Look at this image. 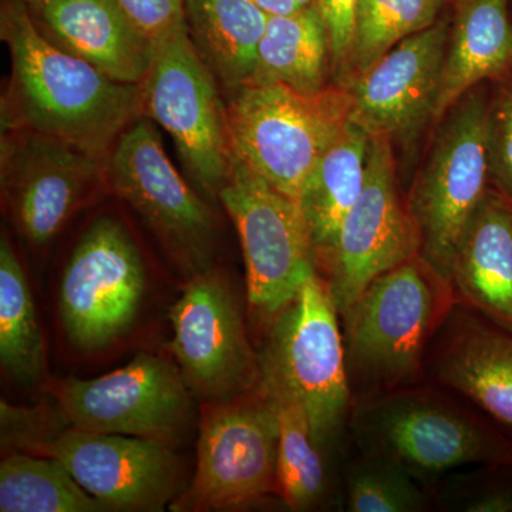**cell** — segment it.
I'll use <instances>...</instances> for the list:
<instances>
[{
  "label": "cell",
  "mask_w": 512,
  "mask_h": 512,
  "mask_svg": "<svg viewBox=\"0 0 512 512\" xmlns=\"http://www.w3.org/2000/svg\"><path fill=\"white\" fill-rule=\"evenodd\" d=\"M190 387L180 369L150 353L96 379H69L56 390L57 410L74 429L175 443L190 429Z\"/></svg>",
  "instance_id": "obj_11"
},
{
  "label": "cell",
  "mask_w": 512,
  "mask_h": 512,
  "mask_svg": "<svg viewBox=\"0 0 512 512\" xmlns=\"http://www.w3.org/2000/svg\"><path fill=\"white\" fill-rule=\"evenodd\" d=\"M22 2H25V3H26V5H28V3L35 2V0H22Z\"/></svg>",
  "instance_id": "obj_35"
},
{
  "label": "cell",
  "mask_w": 512,
  "mask_h": 512,
  "mask_svg": "<svg viewBox=\"0 0 512 512\" xmlns=\"http://www.w3.org/2000/svg\"><path fill=\"white\" fill-rule=\"evenodd\" d=\"M353 426L365 453L399 463L414 477L470 464L512 470L507 431L427 389L406 387L363 400Z\"/></svg>",
  "instance_id": "obj_5"
},
{
  "label": "cell",
  "mask_w": 512,
  "mask_h": 512,
  "mask_svg": "<svg viewBox=\"0 0 512 512\" xmlns=\"http://www.w3.org/2000/svg\"><path fill=\"white\" fill-rule=\"evenodd\" d=\"M450 22L439 19L397 43L349 84L350 123L370 138L386 137L410 146L433 121Z\"/></svg>",
  "instance_id": "obj_17"
},
{
  "label": "cell",
  "mask_w": 512,
  "mask_h": 512,
  "mask_svg": "<svg viewBox=\"0 0 512 512\" xmlns=\"http://www.w3.org/2000/svg\"><path fill=\"white\" fill-rule=\"evenodd\" d=\"M261 389L274 403L278 416V493L292 510H311L322 501L328 488L322 457L325 450L316 443L308 416L295 400L262 386Z\"/></svg>",
  "instance_id": "obj_27"
},
{
  "label": "cell",
  "mask_w": 512,
  "mask_h": 512,
  "mask_svg": "<svg viewBox=\"0 0 512 512\" xmlns=\"http://www.w3.org/2000/svg\"><path fill=\"white\" fill-rule=\"evenodd\" d=\"M218 200L237 227L249 305L272 319L316 272L305 212L239 160Z\"/></svg>",
  "instance_id": "obj_10"
},
{
  "label": "cell",
  "mask_w": 512,
  "mask_h": 512,
  "mask_svg": "<svg viewBox=\"0 0 512 512\" xmlns=\"http://www.w3.org/2000/svg\"><path fill=\"white\" fill-rule=\"evenodd\" d=\"M268 16H288L316 5V0H252Z\"/></svg>",
  "instance_id": "obj_34"
},
{
  "label": "cell",
  "mask_w": 512,
  "mask_h": 512,
  "mask_svg": "<svg viewBox=\"0 0 512 512\" xmlns=\"http://www.w3.org/2000/svg\"><path fill=\"white\" fill-rule=\"evenodd\" d=\"M487 113V150L494 187L512 198V73L495 80Z\"/></svg>",
  "instance_id": "obj_30"
},
{
  "label": "cell",
  "mask_w": 512,
  "mask_h": 512,
  "mask_svg": "<svg viewBox=\"0 0 512 512\" xmlns=\"http://www.w3.org/2000/svg\"><path fill=\"white\" fill-rule=\"evenodd\" d=\"M106 185L157 235L188 278L211 268L217 221L171 163L160 133L137 119L104 160Z\"/></svg>",
  "instance_id": "obj_8"
},
{
  "label": "cell",
  "mask_w": 512,
  "mask_h": 512,
  "mask_svg": "<svg viewBox=\"0 0 512 512\" xmlns=\"http://www.w3.org/2000/svg\"><path fill=\"white\" fill-rule=\"evenodd\" d=\"M170 346L192 393L224 402L261 384L258 353L249 345L237 298L220 272L188 278L170 311Z\"/></svg>",
  "instance_id": "obj_12"
},
{
  "label": "cell",
  "mask_w": 512,
  "mask_h": 512,
  "mask_svg": "<svg viewBox=\"0 0 512 512\" xmlns=\"http://www.w3.org/2000/svg\"><path fill=\"white\" fill-rule=\"evenodd\" d=\"M143 87V116L173 138L185 171L212 200L231 177L237 156L220 84L188 36L187 26L154 43Z\"/></svg>",
  "instance_id": "obj_7"
},
{
  "label": "cell",
  "mask_w": 512,
  "mask_h": 512,
  "mask_svg": "<svg viewBox=\"0 0 512 512\" xmlns=\"http://www.w3.org/2000/svg\"><path fill=\"white\" fill-rule=\"evenodd\" d=\"M456 302L512 329V198L491 185L451 269Z\"/></svg>",
  "instance_id": "obj_20"
},
{
  "label": "cell",
  "mask_w": 512,
  "mask_h": 512,
  "mask_svg": "<svg viewBox=\"0 0 512 512\" xmlns=\"http://www.w3.org/2000/svg\"><path fill=\"white\" fill-rule=\"evenodd\" d=\"M144 37L156 43L185 28V0H114Z\"/></svg>",
  "instance_id": "obj_31"
},
{
  "label": "cell",
  "mask_w": 512,
  "mask_h": 512,
  "mask_svg": "<svg viewBox=\"0 0 512 512\" xmlns=\"http://www.w3.org/2000/svg\"><path fill=\"white\" fill-rule=\"evenodd\" d=\"M261 386L305 410L316 443L332 446L352 404L339 312L328 284L313 272L274 318L261 352Z\"/></svg>",
  "instance_id": "obj_4"
},
{
  "label": "cell",
  "mask_w": 512,
  "mask_h": 512,
  "mask_svg": "<svg viewBox=\"0 0 512 512\" xmlns=\"http://www.w3.org/2000/svg\"><path fill=\"white\" fill-rule=\"evenodd\" d=\"M360 0H316L332 47V76L339 84L348 66Z\"/></svg>",
  "instance_id": "obj_32"
},
{
  "label": "cell",
  "mask_w": 512,
  "mask_h": 512,
  "mask_svg": "<svg viewBox=\"0 0 512 512\" xmlns=\"http://www.w3.org/2000/svg\"><path fill=\"white\" fill-rule=\"evenodd\" d=\"M26 451L59 460L109 511H163L180 487V458L156 440L70 427Z\"/></svg>",
  "instance_id": "obj_16"
},
{
  "label": "cell",
  "mask_w": 512,
  "mask_h": 512,
  "mask_svg": "<svg viewBox=\"0 0 512 512\" xmlns=\"http://www.w3.org/2000/svg\"><path fill=\"white\" fill-rule=\"evenodd\" d=\"M28 9L40 33L63 52L117 82L146 79L154 43L131 25L114 0H35Z\"/></svg>",
  "instance_id": "obj_19"
},
{
  "label": "cell",
  "mask_w": 512,
  "mask_h": 512,
  "mask_svg": "<svg viewBox=\"0 0 512 512\" xmlns=\"http://www.w3.org/2000/svg\"><path fill=\"white\" fill-rule=\"evenodd\" d=\"M370 136L349 123L328 148L301 195L315 249L316 265L328 261L340 225L365 187Z\"/></svg>",
  "instance_id": "obj_23"
},
{
  "label": "cell",
  "mask_w": 512,
  "mask_h": 512,
  "mask_svg": "<svg viewBox=\"0 0 512 512\" xmlns=\"http://www.w3.org/2000/svg\"><path fill=\"white\" fill-rule=\"evenodd\" d=\"M279 424L261 386L202 409L197 468L178 511L235 510L278 493Z\"/></svg>",
  "instance_id": "obj_9"
},
{
  "label": "cell",
  "mask_w": 512,
  "mask_h": 512,
  "mask_svg": "<svg viewBox=\"0 0 512 512\" xmlns=\"http://www.w3.org/2000/svg\"><path fill=\"white\" fill-rule=\"evenodd\" d=\"M447 2L451 0H360L352 52L340 86L348 87L406 37L430 28Z\"/></svg>",
  "instance_id": "obj_28"
},
{
  "label": "cell",
  "mask_w": 512,
  "mask_h": 512,
  "mask_svg": "<svg viewBox=\"0 0 512 512\" xmlns=\"http://www.w3.org/2000/svg\"><path fill=\"white\" fill-rule=\"evenodd\" d=\"M330 74L332 47L318 6L293 15L269 16L252 83H282L313 93L329 86Z\"/></svg>",
  "instance_id": "obj_24"
},
{
  "label": "cell",
  "mask_w": 512,
  "mask_h": 512,
  "mask_svg": "<svg viewBox=\"0 0 512 512\" xmlns=\"http://www.w3.org/2000/svg\"><path fill=\"white\" fill-rule=\"evenodd\" d=\"M454 16L433 121L443 120L464 94L512 73L510 0H451Z\"/></svg>",
  "instance_id": "obj_21"
},
{
  "label": "cell",
  "mask_w": 512,
  "mask_h": 512,
  "mask_svg": "<svg viewBox=\"0 0 512 512\" xmlns=\"http://www.w3.org/2000/svg\"><path fill=\"white\" fill-rule=\"evenodd\" d=\"M348 87L303 93L282 83H252L228 93L229 134L237 160L272 187L301 201L328 148L350 123Z\"/></svg>",
  "instance_id": "obj_3"
},
{
  "label": "cell",
  "mask_w": 512,
  "mask_h": 512,
  "mask_svg": "<svg viewBox=\"0 0 512 512\" xmlns=\"http://www.w3.org/2000/svg\"><path fill=\"white\" fill-rule=\"evenodd\" d=\"M346 507L350 512H417L426 497L407 468L365 453L348 467Z\"/></svg>",
  "instance_id": "obj_29"
},
{
  "label": "cell",
  "mask_w": 512,
  "mask_h": 512,
  "mask_svg": "<svg viewBox=\"0 0 512 512\" xmlns=\"http://www.w3.org/2000/svg\"><path fill=\"white\" fill-rule=\"evenodd\" d=\"M0 185L13 225L43 247L106 185L104 160L30 130H2Z\"/></svg>",
  "instance_id": "obj_15"
},
{
  "label": "cell",
  "mask_w": 512,
  "mask_h": 512,
  "mask_svg": "<svg viewBox=\"0 0 512 512\" xmlns=\"http://www.w3.org/2000/svg\"><path fill=\"white\" fill-rule=\"evenodd\" d=\"M0 363L23 387L47 377L46 343L25 272L8 235L0 237Z\"/></svg>",
  "instance_id": "obj_25"
},
{
  "label": "cell",
  "mask_w": 512,
  "mask_h": 512,
  "mask_svg": "<svg viewBox=\"0 0 512 512\" xmlns=\"http://www.w3.org/2000/svg\"><path fill=\"white\" fill-rule=\"evenodd\" d=\"M420 255V237L397 185L393 143L370 138L362 194L340 225L325 269L340 313L380 275Z\"/></svg>",
  "instance_id": "obj_14"
},
{
  "label": "cell",
  "mask_w": 512,
  "mask_h": 512,
  "mask_svg": "<svg viewBox=\"0 0 512 512\" xmlns=\"http://www.w3.org/2000/svg\"><path fill=\"white\" fill-rule=\"evenodd\" d=\"M471 512H511L512 485H495L471 498L464 507Z\"/></svg>",
  "instance_id": "obj_33"
},
{
  "label": "cell",
  "mask_w": 512,
  "mask_h": 512,
  "mask_svg": "<svg viewBox=\"0 0 512 512\" xmlns=\"http://www.w3.org/2000/svg\"><path fill=\"white\" fill-rule=\"evenodd\" d=\"M2 512H103L59 460L13 453L0 464Z\"/></svg>",
  "instance_id": "obj_26"
},
{
  "label": "cell",
  "mask_w": 512,
  "mask_h": 512,
  "mask_svg": "<svg viewBox=\"0 0 512 512\" xmlns=\"http://www.w3.org/2000/svg\"><path fill=\"white\" fill-rule=\"evenodd\" d=\"M268 19L252 0H185L192 45L227 93L254 80Z\"/></svg>",
  "instance_id": "obj_22"
},
{
  "label": "cell",
  "mask_w": 512,
  "mask_h": 512,
  "mask_svg": "<svg viewBox=\"0 0 512 512\" xmlns=\"http://www.w3.org/2000/svg\"><path fill=\"white\" fill-rule=\"evenodd\" d=\"M146 268L127 229L103 217L80 239L60 284L63 328L76 348L93 352L114 342L137 316Z\"/></svg>",
  "instance_id": "obj_13"
},
{
  "label": "cell",
  "mask_w": 512,
  "mask_h": 512,
  "mask_svg": "<svg viewBox=\"0 0 512 512\" xmlns=\"http://www.w3.org/2000/svg\"><path fill=\"white\" fill-rule=\"evenodd\" d=\"M454 303L450 281L420 255L367 286L340 313L352 394L366 400L416 386Z\"/></svg>",
  "instance_id": "obj_2"
},
{
  "label": "cell",
  "mask_w": 512,
  "mask_h": 512,
  "mask_svg": "<svg viewBox=\"0 0 512 512\" xmlns=\"http://www.w3.org/2000/svg\"><path fill=\"white\" fill-rule=\"evenodd\" d=\"M0 37L12 72L2 96V130H30L106 160L143 117V87L121 83L50 43L22 0H2Z\"/></svg>",
  "instance_id": "obj_1"
},
{
  "label": "cell",
  "mask_w": 512,
  "mask_h": 512,
  "mask_svg": "<svg viewBox=\"0 0 512 512\" xmlns=\"http://www.w3.org/2000/svg\"><path fill=\"white\" fill-rule=\"evenodd\" d=\"M488 103L490 94L480 84L448 110L406 202L421 258L447 281L461 239L491 187Z\"/></svg>",
  "instance_id": "obj_6"
},
{
  "label": "cell",
  "mask_w": 512,
  "mask_h": 512,
  "mask_svg": "<svg viewBox=\"0 0 512 512\" xmlns=\"http://www.w3.org/2000/svg\"><path fill=\"white\" fill-rule=\"evenodd\" d=\"M512 436V329L454 303L433 340L426 367Z\"/></svg>",
  "instance_id": "obj_18"
}]
</instances>
